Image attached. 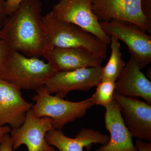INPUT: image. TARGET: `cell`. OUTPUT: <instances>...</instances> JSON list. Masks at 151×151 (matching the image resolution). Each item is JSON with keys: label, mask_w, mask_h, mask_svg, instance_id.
Masks as SVG:
<instances>
[{"label": "cell", "mask_w": 151, "mask_h": 151, "mask_svg": "<svg viewBox=\"0 0 151 151\" xmlns=\"http://www.w3.org/2000/svg\"><path fill=\"white\" fill-rule=\"evenodd\" d=\"M47 48H79L94 52L105 59L108 45L76 25L58 18L52 11L43 17Z\"/></svg>", "instance_id": "7a4b0ae2"}, {"label": "cell", "mask_w": 151, "mask_h": 151, "mask_svg": "<svg viewBox=\"0 0 151 151\" xmlns=\"http://www.w3.org/2000/svg\"><path fill=\"white\" fill-rule=\"evenodd\" d=\"M141 9L144 15L151 25V0H142Z\"/></svg>", "instance_id": "d6986e66"}, {"label": "cell", "mask_w": 151, "mask_h": 151, "mask_svg": "<svg viewBox=\"0 0 151 151\" xmlns=\"http://www.w3.org/2000/svg\"><path fill=\"white\" fill-rule=\"evenodd\" d=\"M42 57L55 73L101 67L104 60L92 52L79 48L51 47L46 50Z\"/></svg>", "instance_id": "8fae6325"}, {"label": "cell", "mask_w": 151, "mask_h": 151, "mask_svg": "<svg viewBox=\"0 0 151 151\" xmlns=\"http://www.w3.org/2000/svg\"><path fill=\"white\" fill-rule=\"evenodd\" d=\"M142 0H92V9L98 20L129 22L150 34L151 25L141 9Z\"/></svg>", "instance_id": "ba28073f"}, {"label": "cell", "mask_w": 151, "mask_h": 151, "mask_svg": "<svg viewBox=\"0 0 151 151\" xmlns=\"http://www.w3.org/2000/svg\"><path fill=\"white\" fill-rule=\"evenodd\" d=\"M13 142L10 135L6 134L4 136L0 143V151H13Z\"/></svg>", "instance_id": "ffe728a7"}, {"label": "cell", "mask_w": 151, "mask_h": 151, "mask_svg": "<svg viewBox=\"0 0 151 151\" xmlns=\"http://www.w3.org/2000/svg\"><path fill=\"white\" fill-rule=\"evenodd\" d=\"M114 98L120 106L124 123L132 138L151 142V105L137 97L116 92Z\"/></svg>", "instance_id": "30bf717a"}, {"label": "cell", "mask_w": 151, "mask_h": 151, "mask_svg": "<svg viewBox=\"0 0 151 151\" xmlns=\"http://www.w3.org/2000/svg\"><path fill=\"white\" fill-rule=\"evenodd\" d=\"M54 129L52 120L48 117H37L32 109L28 111L24 124L19 128L12 129L11 137L13 150H16L23 145L28 151H55V148L47 141V133Z\"/></svg>", "instance_id": "52a82bcc"}, {"label": "cell", "mask_w": 151, "mask_h": 151, "mask_svg": "<svg viewBox=\"0 0 151 151\" xmlns=\"http://www.w3.org/2000/svg\"><path fill=\"white\" fill-rule=\"evenodd\" d=\"M55 73L48 63L11 50L0 78L20 89L36 91Z\"/></svg>", "instance_id": "3957f363"}, {"label": "cell", "mask_w": 151, "mask_h": 151, "mask_svg": "<svg viewBox=\"0 0 151 151\" xmlns=\"http://www.w3.org/2000/svg\"><path fill=\"white\" fill-rule=\"evenodd\" d=\"M105 127L110 134L108 143L95 151H138L124 123L120 106L114 100L105 106Z\"/></svg>", "instance_id": "4fadbf2b"}, {"label": "cell", "mask_w": 151, "mask_h": 151, "mask_svg": "<svg viewBox=\"0 0 151 151\" xmlns=\"http://www.w3.org/2000/svg\"><path fill=\"white\" fill-rule=\"evenodd\" d=\"M104 31L122 40L137 62L141 70L151 61V36L139 27L129 22L111 20L100 22Z\"/></svg>", "instance_id": "5b68a950"}, {"label": "cell", "mask_w": 151, "mask_h": 151, "mask_svg": "<svg viewBox=\"0 0 151 151\" xmlns=\"http://www.w3.org/2000/svg\"><path fill=\"white\" fill-rule=\"evenodd\" d=\"M32 106L23 98L21 89L0 78V127L19 128Z\"/></svg>", "instance_id": "7c38bea8"}, {"label": "cell", "mask_w": 151, "mask_h": 151, "mask_svg": "<svg viewBox=\"0 0 151 151\" xmlns=\"http://www.w3.org/2000/svg\"><path fill=\"white\" fill-rule=\"evenodd\" d=\"M24 0H6V9L7 15L9 16L15 12L20 4Z\"/></svg>", "instance_id": "44dd1931"}, {"label": "cell", "mask_w": 151, "mask_h": 151, "mask_svg": "<svg viewBox=\"0 0 151 151\" xmlns=\"http://www.w3.org/2000/svg\"><path fill=\"white\" fill-rule=\"evenodd\" d=\"M7 16L6 13V0H0V29L2 27Z\"/></svg>", "instance_id": "603a6c76"}, {"label": "cell", "mask_w": 151, "mask_h": 151, "mask_svg": "<svg viewBox=\"0 0 151 151\" xmlns=\"http://www.w3.org/2000/svg\"><path fill=\"white\" fill-rule=\"evenodd\" d=\"M32 100L34 114L37 117H48L52 120L55 129L62 130L65 125L83 118L87 111L94 105L89 98L79 102H71L49 94L42 86L36 91Z\"/></svg>", "instance_id": "277c9868"}, {"label": "cell", "mask_w": 151, "mask_h": 151, "mask_svg": "<svg viewBox=\"0 0 151 151\" xmlns=\"http://www.w3.org/2000/svg\"><path fill=\"white\" fill-rule=\"evenodd\" d=\"M96 86V91L89 98L93 105L105 107L114 100L116 81L110 79H102Z\"/></svg>", "instance_id": "e0dca14e"}, {"label": "cell", "mask_w": 151, "mask_h": 151, "mask_svg": "<svg viewBox=\"0 0 151 151\" xmlns=\"http://www.w3.org/2000/svg\"><path fill=\"white\" fill-rule=\"evenodd\" d=\"M102 67L56 72L47 81L45 86L49 94H55L62 99L74 90L88 92L102 80Z\"/></svg>", "instance_id": "9c48e42d"}, {"label": "cell", "mask_w": 151, "mask_h": 151, "mask_svg": "<svg viewBox=\"0 0 151 151\" xmlns=\"http://www.w3.org/2000/svg\"><path fill=\"white\" fill-rule=\"evenodd\" d=\"M52 11L59 19L76 25L105 44H110L111 36L101 27L92 9V0H60Z\"/></svg>", "instance_id": "8992f818"}, {"label": "cell", "mask_w": 151, "mask_h": 151, "mask_svg": "<svg viewBox=\"0 0 151 151\" xmlns=\"http://www.w3.org/2000/svg\"><path fill=\"white\" fill-rule=\"evenodd\" d=\"M45 138L50 145L59 151H84L85 148L89 150L94 144L105 145L110 137L97 130L83 128L73 138L65 136L62 130L55 129L47 132Z\"/></svg>", "instance_id": "9a60e30c"}, {"label": "cell", "mask_w": 151, "mask_h": 151, "mask_svg": "<svg viewBox=\"0 0 151 151\" xmlns=\"http://www.w3.org/2000/svg\"><path fill=\"white\" fill-rule=\"evenodd\" d=\"M12 130V128L8 125L0 127V143L3 137L6 134H9Z\"/></svg>", "instance_id": "cb8c5ba5"}, {"label": "cell", "mask_w": 151, "mask_h": 151, "mask_svg": "<svg viewBox=\"0 0 151 151\" xmlns=\"http://www.w3.org/2000/svg\"><path fill=\"white\" fill-rule=\"evenodd\" d=\"M134 145L138 151H151V142H145L137 139Z\"/></svg>", "instance_id": "7402d4cb"}, {"label": "cell", "mask_w": 151, "mask_h": 151, "mask_svg": "<svg viewBox=\"0 0 151 151\" xmlns=\"http://www.w3.org/2000/svg\"><path fill=\"white\" fill-rule=\"evenodd\" d=\"M131 56L116 82L115 92L127 97L143 98L151 105V82Z\"/></svg>", "instance_id": "5bb4252c"}, {"label": "cell", "mask_w": 151, "mask_h": 151, "mask_svg": "<svg viewBox=\"0 0 151 151\" xmlns=\"http://www.w3.org/2000/svg\"><path fill=\"white\" fill-rule=\"evenodd\" d=\"M110 44L111 56L105 66L102 68L101 79H110L116 82L126 63L122 58L121 44L119 40L111 36Z\"/></svg>", "instance_id": "2e32d148"}, {"label": "cell", "mask_w": 151, "mask_h": 151, "mask_svg": "<svg viewBox=\"0 0 151 151\" xmlns=\"http://www.w3.org/2000/svg\"><path fill=\"white\" fill-rule=\"evenodd\" d=\"M39 0H24L8 16L0 29V39L11 50L30 58L43 57L47 41Z\"/></svg>", "instance_id": "6da1fadb"}, {"label": "cell", "mask_w": 151, "mask_h": 151, "mask_svg": "<svg viewBox=\"0 0 151 151\" xmlns=\"http://www.w3.org/2000/svg\"><path fill=\"white\" fill-rule=\"evenodd\" d=\"M11 49L6 42L0 39V75Z\"/></svg>", "instance_id": "ac0fdd59"}]
</instances>
